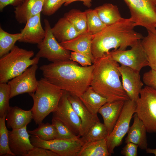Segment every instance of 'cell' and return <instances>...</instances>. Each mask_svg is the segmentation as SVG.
I'll use <instances>...</instances> for the list:
<instances>
[{
  "instance_id": "cell-1",
  "label": "cell",
  "mask_w": 156,
  "mask_h": 156,
  "mask_svg": "<svg viewBox=\"0 0 156 156\" xmlns=\"http://www.w3.org/2000/svg\"><path fill=\"white\" fill-rule=\"evenodd\" d=\"M94 67V64L83 66L69 60L44 64L39 68L49 82L79 97L90 86Z\"/></svg>"
},
{
  "instance_id": "cell-2",
  "label": "cell",
  "mask_w": 156,
  "mask_h": 156,
  "mask_svg": "<svg viewBox=\"0 0 156 156\" xmlns=\"http://www.w3.org/2000/svg\"><path fill=\"white\" fill-rule=\"evenodd\" d=\"M135 27L130 18H122L116 23L107 26L92 35L91 52L95 62L110 50H125L143 37L134 30Z\"/></svg>"
},
{
  "instance_id": "cell-3",
  "label": "cell",
  "mask_w": 156,
  "mask_h": 156,
  "mask_svg": "<svg viewBox=\"0 0 156 156\" xmlns=\"http://www.w3.org/2000/svg\"><path fill=\"white\" fill-rule=\"evenodd\" d=\"M110 53L94 63L90 86L106 98L107 102L125 101L129 99L120 80L119 65L112 58Z\"/></svg>"
},
{
  "instance_id": "cell-4",
  "label": "cell",
  "mask_w": 156,
  "mask_h": 156,
  "mask_svg": "<svg viewBox=\"0 0 156 156\" xmlns=\"http://www.w3.org/2000/svg\"><path fill=\"white\" fill-rule=\"evenodd\" d=\"M63 91L44 77L38 80L35 92L29 94L33 101L30 110L33 119L36 124L42 123L47 116L56 109Z\"/></svg>"
},
{
  "instance_id": "cell-5",
  "label": "cell",
  "mask_w": 156,
  "mask_h": 156,
  "mask_svg": "<svg viewBox=\"0 0 156 156\" xmlns=\"http://www.w3.org/2000/svg\"><path fill=\"white\" fill-rule=\"evenodd\" d=\"M32 50L15 45L8 53L0 57V83H7L20 75L28 68L37 64L40 58L34 56Z\"/></svg>"
},
{
  "instance_id": "cell-6",
  "label": "cell",
  "mask_w": 156,
  "mask_h": 156,
  "mask_svg": "<svg viewBox=\"0 0 156 156\" xmlns=\"http://www.w3.org/2000/svg\"><path fill=\"white\" fill-rule=\"evenodd\" d=\"M136 104L135 113L147 132L156 133V88L147 86L142 88Z\"/></svg>"
},
{
  "instance_id": "cell-7",
  "label": "cell",
  "mask_w": 156,
  "mask_h": 156,
  "mask_svg": "<svg viewBox=\"0 0 156 156\" xmlns=\"http://www.w3.org/2000/svg\"><path fill=\"white\" fill-rule=\"evenodd\" d=\"M130 12L134 25L141 26L147 31L156 30V0H123Z\"/></svg>"
},
{
  "instance_id": "cell-8",
  "label": "cell",
  "mask_w": 156,
  "mask_h": 156,
  "mask_svg": "<svg viewBox=\"0 0 156 156\" xmlns=\"http://www.w3.org/2000/svg\"><path fill=\"white\" fill-rule=\"evenodd\" d=\"M44 23L45 35L43 40L37 44L39 50L36 56L46 58L52 62L71 60L70 51L63 47L57 41L48 20L44 19Z\"/></svg>"
},
{
  "instance_id": "cell-9",
  "label": "cell",
  "mask_w": 156,
  "mask_h": 156,
  "mask_svg": "<svg viewBox=\"0 0 156 156\" xmlns=\"http://www.w3.org/2000/svg\"><path fill=\"white\" fill-rule=\"evenodd\" d=\"M136 102L129 99L125 101L120 114L111 133L106 138L108 151L111 155L115 148L122 143L127 133L133 115L135 113Z\"/></svg>"
},
{
  "instance_id": "cell-10",
  "label": "cell",
  "mask_w": 156,
  "mask_h": 156,
  "mask_svg": "<svg viewBox=\"0 0 156 156\" xmlns=\"http://www.w3.org/2000/svg\"><path fill=\"white\" fill-rule=\"evenodd\" d=\"M30 139L31 143L34 147L51 150L59 156H77L84 144L80 137L44 140L32 135Z\"/></svg>"
},
{
  "instance_id": "cell-11",
  "label": "cell",
  "mask_w": 156,
  "mask_h": 156,
  "mask_svg": "<svg viewBox=\"0 0 156 156\" xmlns=\"http://www.w3.org/2000/svg\"><path fill=\"white\" fill-rule=\"evenodd\" d=\"M141 40H138L129 50L111 51L110 53L112 58L120 65L140 72L143 68L149 66Z\"/></svg>"
},
{
  "instance_id": "cell-12",
  "label": "cell",
  "mask_w": 156,
  "mask_h": 156,
  "mask_svg": "<svg viewBox=\"0 0 156 156\" xmlns=\"http://www.w3.org/2000/svg\"><path fill=\"white\" fill-rule=\"evenodd\" d=\"M68 92L63 90L62 95L53 117L64 123L75 135L80 137L83 135L81 120L75 112L68 99Z\"/></svg>"
},
{
  "instance_id": "cell-13",
  "label": "cell",
  "mask_w": 156,
  "mask_h": 156,
  "mask_svg": "<svg viewBox=\"0 0 156 156\" xmlns=\"http://www.w3.org/2000/svg\"><path fill=\"white\" fill-rule=\"evenodd\" d=\"M38 68L37 64L33 65L8 81L10 89V99L19 94L35 92L38 84V80L36 77Z\"/></svg>"
},
{
  "instance_id": "cell-14",
  "label": "cell",
  "mask_w": 156,
  "mask_h": 156,
  "mask_svg": "<svg viewBox=\"0 0 156 156\" xmlns=\"http://www.w3.org/2000/svg\"><path fill=\"white\" fill-rule=\"evenodd\" d=\"M122 79V84L129 99L136 101L143 84L140 79V72L127 66L118 67Z\"/></svg>"
},
{
  "instance_id": "cell-15",
  "label": "cell",
  "mask_w": 156,
  "mask_h": 156,
  "mask_svg": "<svg viewBox=\"0 0 156 156\" xmlns=\"http://www.w3.org/2000/svg\"><path fill=\"white\" fill-rule=\"evenodd\" d=\"M27 127L8 131L10 148L15 156H26L35 147L31 143Z\"/></svg>"
},
{
  "instance_id": "cell-16",
  "label": "cell",
  "mask_w": 156,
  "mask_h": 156,
  "mask_svg": "<svg viewBox=\"0 0 156 156\" xmlns=\"http://www.w3.org/2000/svg\"><path fill=\"white\" fill-rule=\"evenodd\" d=\"M40 13L29 18L21 30L19 42L38 44L44 39L45 31L41 25Z\"/></svg>"
},
{
  "instance_id": "cell-17",
  "label": "cell",
  "mask_w": 156,
  "mask_h": 156,
  "mask_svg": "<svg viewBox=\"0 0 156 156\" xmlns=\"http://www.w3.org/2000/svg\"><path fill=\"white\" fill-rule=\"evenodd\" d=\"M92 34L87 32L81 34L73 39L59 42L64 48L83 54L89 57L92 63L95 62L91 52Z\"/></svg>"
},
{
  "instance_id": "cell-18",
  "label": "cell",
  "mask_w": 156,
  "mask_h": 156,
  "mask_svg": "<svg viewBox=\"0 0 156 156\" xmlns=\"http://www.w3.org/2000/svg\"><path fill=\"white\" fill-rule=\"evenodd\" d=\"M68 99L74 110L81 120L82 136L86 133L93 125L100 122L98 116L93 115L90 112L78 96L68 92Z\"/></svg>"
},
{
  "instance_id": "cell-19",
  "label": "cell",
  "mask_w": 156,
  "mask_h": 156,
  "mask_svg": "<svg viewBox=\"0 0 156 156\" xmlns=\"http://www.w3.org/2000/svg\"><path fill=\"white\" fill-rule=\"evenodd\" d=\"M125 101L107 102L99 110L98 113L103 118V124L107 129L108 135L112 132L120 114Z\"/></svg>"
},
{
  "instance_id": "cell-20",
  "label": "cell",
  "mask_w": 156,
  "mask_h": 156,
  "mask_svg": "<svg viewBox=\"0 0 156 156\" xmlns=\"http://www.w3.org/2000/svg\"><path fill=\"white\" fill-rule=\"evenodd\" d=\"M133 117V122L127 132L125 143L131 142L137 145L141 149L146 150L148 148V143L145 126L136 113Z\"/></svg>"
},
{
  "instance_id": "cell-21",
  "label": "cell",
  "mask_w": 156,
  "mask_h": 156,
  "mask_svg": "<svg viewBox=\"0 0 156 156\" xmlns=\"http://www.w3.org/2000/svg\"><path fill=\"white\" fill-rule=\"evenodd\" d=\"M44 0H25L15 7V18L19 23H26L27 20L42 12Z\"/></svg>"
},
{
  "instance_id": "cell-22",
  "label": "cell",
  "mask_w": 156,
  "mask_h": 156,
  "mask_svg": "<svg viewBox=\"0 0 156 156\" xmlns=\"http://www.w3.org/2000/svg\"><path fill=\"white\" fill-rule=\"evenodd\" d=\"M33 118L32 112L30 110H25L17 106H10L7 113L5 120L8 128L18 129L27 126Z\"/></svg>"
},
{
  "instance_id": "cell-23",
  "label": "cell",
  "mask_w": 156,
  "mask_h": 156,
  "mask_svg": "<svg viewBox=\"0 0 156 156\" xmlns=\"http://www.w3.org/2000/svg\"><path fill=\"white\" fill-rule=\"evenodd\" d=\"M51 29L54 36L59 42L70 40L81 34L64 16L58 20Z\"/></svg>"
},
{
  "instance_id": "cell-24",
  "label": "cell",
  "mask_w": 156,
  "mask_h": 156,
  "mask_svg": "<svg viewBox=\"0 0 156 156\" xmlns=\"http://www.w3.org/2000/svg\"><path fill=\"white\" fill-rule=\"evenodd\" d=\"M79 97L90 112L96 116L99 109L107 102L106 98L96 92L90 86Z\"/></svg>"
},
{
  "instance_id": "cell-25",
  "label": "cell",
  "mask_w": 156,
  "mask_h": 156,
  "mask_svg": "<svg viewBox=\"0 0 156 156\" xmlns=\"http://www.w3.org/2000/svg\"><path fill=\"white\" fill-rule=\"evenodd\" d=\"M94 9L102 22L107 26L116 23L122 18L118 7L111 3H104Z\"/></svg>"
},
{
  "instance_id": "cell-26",
  "label": "cell",
  "mask_w": 156,
  "mask_h": 156,
  "mask_svg": "<svg viewBox=\"0 0 156 156\" xmlns=\"http://www.w3.org/2000/svg\"><path fill=\"white\" fill-rule=\"evenodd\" d=\"M106 138L84 144L77 156H109Z\"/></svg>"
},
{
  "instance_id": "cell-27",
  "label": "cell",
  "mask_w": 156,
  "mask_h": 156,
  "mask_svg": "<svg viewBox=\"0 0 156 156\" xmlns=\"http://www.w3.org/2000/svg\"><path fill=\"white\" fill-rule=\"evenodd\" d=\"M147 31V35L143 37L141 43L148 62V66L151 69L156 70V30Z\"/></svg>"
},
{
  "instance_id": "cell-28",
  "label": "cell",
  "mask_w": 156,
  "mask_h": 156,
  "mask_svg": "<svg viewBox=\"0 0 156 156\" xmlns=\"http://www.w3.org/2000/svg\"><path fill=\"white\" fill-rule=\"evenodd\" d=\"M64 16L71 23L75 29L82 34L87 32L86 15L85 12L73 9L65 13Z\"/></svg>"
},
{
  "instance_id": "cell-29",
  "label": "cell",
  "mask_w": 156,
  "mask_h": 156,
  "mask_svg": "<svg viewBox=\"0 0 156 156\" xmlns=\"http://www.w3.org/2000/svg\"><path fill=\"white\" fill-rule=\"evenodd\" d=\"M108 135L105 125L99 122L93 125L85 135L80 138L84 143L86 144L104 139Z\"/></svg>"
},
{
  "instance_id": "cell-30",
  "label": "cell",
  "mask_w": 156,
  "mask_h": 156,
  "mask_svg": "<svg viewBox=\"0 0 156 156\" xmlns=\"http://www.w3.org/2000/svg\"><path fill=\"white\" fill-rule=\"evenodd\" d=\"M21 37L20 33L11 34L0 27V57L8 53Z\"/></svg>"
},
{
  "instance_id": "cell-31",
  "label": "cell",
  "mask_w": 156,
  "mask_h": 156,
  "mask_svg": "<svg viewBox=\"0 0 156 156\" xmlns=\"http://www.w3.org/2000/svg\"><path fill=\"white\" fill-rule=\"evenodd\" d=\"M28 133L36 136L42 140H49L57 139V134L56 129L52 124L41 123L38 128L32 130H28Z\"/></svg>"
},
{
  "instance_id": "cell-32",
  "label": "cell",
  "mask_w": 156,
  "mask_h": 156,
  "mask_svg": "<svg viewBox=\"0 0 156 156\" xmlns=\"http://www.w3.org/2000/svg\"><path fill=\"white\" fill-rule=\"evenodd\" d=\"M85 11L86 15L87 32L93 35L107 27L102 22L94 9H88Z\"/></svg>"
},
{
  "instance_id": "cell-33",
  "label": "cell",
  "mask_w": 156,
  "mask_h": 156,
  "mask_svg": "<svg viewBox=\"0 0 156 156\" xmlns=\"http://www.w3.org/2000/svg\"><path fill=\"white\" fill-rule=\"evenodd\" d=\"M7 113L0 117V156H15L9 146L8 131L5 121Z\"/></svg>"
},
{
  "instance_id": "cell-34",
  "label": "cell",
  "mask_w": 156,
  "mask_h": 156,
  "mask_svg": "<svg viewBox=\"0 0 156 156\" xmlns=\"http://www.w3.org/2000/svg\"><path fill=\"white\" fill-rule=\"evenodd\" d=\"M10 89L7 83H0V117H2L6 113L10 106L9 100L10 99Z\"/></svg>"
},
{
  "instance_id": "cell-35",
  "label": "cell",
  "mask_w": 156,
  "mask_h": 156,
  "mask_svg": "<svg viewBox=\"0 0 156 156\" xmlns=\"http://www.w3.org/2000/svg\"><path fill=\"white\" fill-rule=\"evenodd\" d=\"M51 122L57 131V139H71L79 137L74 134L64 123L59 119L52 117Z\"/></svg>"
},
{
  "instance_id": "cell-36",
  "label": "cell",
  "mask_w": 156,
  "mask_h": 156,
  "mask_svg": "<svg viewBox=\"0 0 156 156\" xmlns=\"http://www.w3.org/2000/svg\"><path fill=\"white\" fill-rule=\"evenodd\" d=\"M65 0H44L42 12L49 16L54 14L65 3Z\"/></svg>"
},
{
  "instance_id": "cell-37",
  "label": "cell",
  "mask_w": 156,
  "mask_h": 156,
  "mask_svg": "<svg viewBox=\"0 0 156 156\" xmlns=\"http://www.w3.org/2000/svg\"><path fill=\"white\" fill-rule=\"evenodd\" d=\"M142 80L146 86L156 88V70L151 69L145 73Z\"/></svg>"
},
{
  "instance_id": "cell-38",
  "label": "cell",
  "mask_w": 156,
  "mask_h": 156,
  "mask_svg": "<svg viewBox=\"0 0 156 156\" xmlns=\"http://www.w3.org/2000/svg\"><path fill=\"white\" fill-rule=\"evenodd\" d=\"M71 60L79 63L83 66H90L92 63L91 59L86 55L76 52H71Z\"/></svg>"
},
{
  "instance_id": "cell-39",
  "label": "cell",
  "mask_w": 156,
  "mask_h": 156,
  "mask_svg": "<svg viewBox=\"0 0 156 156\" xmlns=\"http://www.w3.org/2000/svg\"><path fill=\"white\" fill-rule=\"evenodd\" d=\"M26 156H59L53 151L43 148L35 147Z\"/></svg>"
},
{
  "instance_id": "cell-40",
  "label": "cell",
  "mask_w": 156,
  "mask_h": 156,
  "mask_svg": "<svg viewBox=\"0 0 156 156\" xmlns=\"http://www.w3.org/2000/svg\"><path fill=\"white\" fill-rule=\"evenodd\" d=\"M122 148L121 154L125 156H137L138 145L131 142H129Z\"/></svg>"
},
{
  "instance_id": "cell-41",
  "label": "cell",
  "mask_w": 156,
  "mask_h": 156,
  "mask_svg": "<svg viewBox=\"0 0 156 156\" xmlns=\"http://www.w3.org/2000/svg\"><path fill=\"white\" fill-rule=\"evenodd\" d=\"M25 0H0V10L3 11L4 8L8 5L17 6L21 4Z\"/></svg>"
},
{
  "instance_id": "cell-42",
  "label": "cell",
  "mask_w": 156,
  "mask_h": 156,
  "mask_svg": "<svg viewBox=\"0 0 156 156\" xmlns=\"http://www.w3.org/2000/svg\"><path fill=\"white\" fill-rule=\"evenodd\" d=\"M93 0H65L64 5L67 6L71 3L76 1L83 2V5L88 8L92 6V2Z\"/></svg>"
},
{
  "instance_id": "cell-43",
  "label": "cell",
  "mask_w": 156,
  "mask_h": 156,
  "mask_svg": "<svg viewBox=\"0 0 156 156\" xmlns=\"http://www.w3.org/2000/svg\"><path fill=\"white\" fill-rule=\"evenodd\" d=\"M145 150L147 153L153 154L156 156V148L151 149L147 148Z\"/></svg>"
},
{
  "instance_id": "cell-44",
  "label": "cell",
  "mask_w": 156,
  "mask_h": 156,
  "mask_svg": "<svg viewBox=\"0 0 156 156\" xmlns=\"http://www.w3.org/2000/svg\"><path fill=\"white\" fill-rule=\"evenodd\" d=\"M155 28H156V23L155 24Z\"/></svg>"
},
{
  "instance_id": "cell-45",
  "label": "cell",
  "mask_w": 156,
  "mask_h": 156,
  "mask_svg": "<svg viewBox=\"0 0 156 156\" xmlns=\"http://www.w3.org/2000/svg\"></svg>"
}]
</instances>
